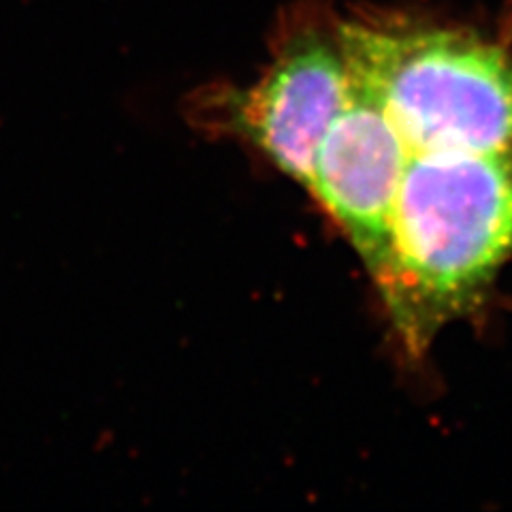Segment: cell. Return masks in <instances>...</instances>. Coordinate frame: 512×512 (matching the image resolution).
I'll return each instance as SVG.
<instances>
[{
  "label": "cell",
  "instance_id": "cell-1",
  "mask_svg": "<svg viewBox=\"0 0 512 512\" xmlns=\"http://www.w3.org/2000/svg\"><path fill=\"white\" fill-rule=\"evenodd\" d=\"M512 256V150L410 154L393 212V269L380 293L414 355L474 310Z\"/></svg>",
  "mask_w": 512,
  "mask_h": 512
},
{
  "label": "cell",
  "instance_id": "cell-2",
  "mask_svg": "<svg viewBox=\"0 0 512 512\" xmlns=\"http://www.w3.org/2000/svg\"><path fill=\"white\" fill-rule=\"evenodd\" d=\"M352 79L370 90L410 154L512 150V58L461 28L408 20L338 26Z\"/></svg>",
  "mask_w": 512,
  "mask_h": 512
},
{
  "label": "cell",
  "instance_id": "cell-3",
  "mask_svg": "<svg viewBox=\"0 0 512 512\" xmlns=\"http://www.w3.org/2000/svg\"><path fill=\"white\" fill-rule=\"evenodd\" d=\"M340 32L316 24L288 35L252 88L212 105V126L248 141L288 178L310 188L314 163L348 99Z\"/></svg>",
  "mask_w": 512,
  "mask_h": 512
},
{
  "label": "cell",
  "instance_id": "cell-4",
  "mask_svg": "<svg viewBox=\"0 0 512 512\" xmlns=\"http://www.w3.org/2000/svg\"><path fill=\"white\" fill-rule=\"evenodd\" d=\"M408 150L370 90L350 77L348 99L318 150L310 192L340 224L378 295L393 269V212Z\"/></svg>",
  "mask_w": 512,
  "mask_h": 512
}]
</instances>
